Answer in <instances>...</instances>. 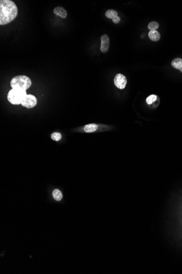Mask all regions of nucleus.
<instances>
[{
    "mask_svg": "<svg viewBox=\"0 0 182 274\" xmlns=\"http://www.w3.org/2000/svg\"><path fill=\"white\" fill-rule=\"evenodd\" d=\"M18 9L15 3L11 0L0 1V25L10 23L16 18Z\"/></svg>",
    "mask_w": 182,
    "mask_h": 274,
    "instance_id": "obj_1",
    "label": "nucleus"
},
{
    "mask_svg": "<svg viewBox=\"0 0 182 274\" xmlns=\"http://www.w3.org/2000/svg\"><path fill=\"white\" fill-rule=\"evenodd\" d=\"M26 91L24 89L12 88L8 92L7 99L13 105H19L22 104L25 97L26 96Z\"/></svg>",
    "mask_w": 182,
    "mask_h": 274,
    "instance_id": "obj_2",
    "label": "nucleus"
},
{
    "mask_svg": "<svg viewBox=\"0 0 182 274\" xmlns=\"http://www.w3.org/2000/svg\"><path fill=\"white\" fill-rule=\"evenodd\" d=\"M32 85V82L26 76H17L12 79L11 86L12 88L27 90Z\"/></svg>",
    "mask_w": 182,
    "mask_h": 274,
    "instance_id": "obj_3",
    "label": "nucleus"
},
{
    "mask_svg": "<svg viewBox=\"0 0 182 274\" xmlns=\"http://www.w3.org/2000/svg\"><path fill=\"white\" fill-rule=\"evenodd\" d=\"M37 104V100L36 97L31 94L26 95V96L25 97L24 99L22 100V106L25 107L27 108H32L35 106V105Z\"/></svg>",
    "mask_w": 182,
    "mask_h": 274,
    "instance_id": "obj_4",
    "label": "nucleus"
},
{
    "mask_svg": "<svg viewBox=\"0 0 182 274\" xmlns=\"http://www.w3.org/2000/svg\"><path fill=\"white\" fill-rule=\"evenodd\" d=\"M126 83L127 80L126 76L121 73H118L114 79V83L116 86L118 88V89H124L126 88Z\"/></svg>",
    "mask_w": 182,
    "mask_h": 274,
    "instance_id": "obj_5",
    "label": "nucleus"
},
{
    "mask_svg": "<svg viewBox=\"0 0 182 274\" xmlns=\"http://www.w3.org/2000/svg\"><path fill=\"white\" fill-rule=\"evenodd\" d=\"M110 39L107 35H102L101 37L100 51L103 53H106L109 49Z\"/></svg>",
    "mask_w": 182,
    "mask_h": 274,
    "instance_id": "obj_6",
    "label": "nucleus"
},
{
    "mask_svg": "<svg viewBox=\"0 0 182 274\" xmlns=\"http://www.w3.org/2000/svg\"><path fill=\"white\" fill-rule=\"evenodd\" d=\"M54 13L57 16L61 17L63 19L66 18L67 16V12L63 7L61 6H58L54 8Z\"/></svg>",
    "mask_w": 182,
    "mask_h": 274,
    "instance_id": "obj_7",
    "label": "nucleus"
},
{
    "mask_svg": "<svg viewBox=\"0 0 182 274\" xmlns=\"http://www.w3.org/2000/svg\"><path fill=\"white\" fill-rule=\"evenodd\" d=\"M148 36L152 41H158L160 39V34L157 30H151L148 33Z\"/></svg>",
    "mask_w": 182,
    "mask_h": 274,
    "instance_id": "obj_8",
    "label": "nucleus"
},
{
    "mask_svg": "<svg viewBox=\"0 0 182 274\" xmlns=\"http://www.w3.org/2000/svg\"><path fill=\"white\" fill-rule=\"evenodd\" d=\"M172 67L180 70L182 72V59L176 58L171 62Z\"/></svg>",
    "mask_w": 182,
    "mask_h": 274,
    "instance_id": "obj_9",
    "label": "nucleus"
},
{
    "mask_svg": "<svg viewBox=\"0 0 182 274\" xmlns=\"http://www.w3.org/2000/svg\"><path fill=\"white\" fill-rule=\"evenodd\" d=\"M98 126L95 124H89L86 125L84 128V131L86 132H93L96 131Z\"/></svg>",
    "mask_w": 182,
    "mask_h": 274,
    "instance_id": "obj_10",
    "label": "nucleus"
},
{
    "mask_svg": "<svg viewBox=\"0 0 182 274\" xmlns=\"http://www.w3.org/2000/svg\"><path fill=\"white\" fill-rule=\"evenodd\" d=\"M118 13L116 11L113 9H109L108 11L106 12L105 13V16H106L109 19H112L113 20L114 18H115L116 16H118Z\"/></svg>",
    "mask_w": 182,
    "mask_h": 274,
    "instance_id": "obj_11",
    "label": "nucleus"
},
{
    "mask_svg": "<svg viewBox=\"0 0 182 274\" xmlns=\"http://www.w3.org/2000/svg\"><path fill=\"white\" fill-rule=\"evenodd\" d=\"M52 196L55 200L57 201H60L62 199V194L61 191L59 189H55L52 192Z\"/></svg>",
    "mask_w": 182,
    "mask_h": 274,
    "instance_id": "obj_12",
    "label": "nucleus"
},
{
    "mask_svg": "<svg viewBox=\"0 0 182 274\" xmlns=\"http://www.w3.org/2000/svg\"><path fill=\"white\" fill-rule=\"evenodd\" d=\"M159 25L158 22H152L149 23V24L148 25V28L150 31L151 30H156L159 27Z\"/></svg>",
    "mask_w": 182,
    "mask_h": 274,
    "instance_id": "obj_13",
    "label": "nucleus"
},
{
    "mask_svg": "<svg viewBox=\"0 0 182 274\" xmlns=\"http://www.w3.org/2000/svg\"><path fill=\"white\" fill-rule=\"evenodd\" d=\"M157 99V96L155 95H150L149 97H147L146 99V102L148 105H151L153 102L155 101Z\"/></svg>",
    "mask_w": 182,
    "mask_h": 274,
    "instance_id": "obj_14",
    "label": "nucleus"
},
{
    "mask_svg": "<svg viewBox=\"0 0 182 274\" xmlns=\"http://www.w3.org/2000/svg\"><path fill=\"white\" fill-rule=\"evenodd\" d=\"M51 139L55 141H59L61 139L62 135L59 132H54L51 134Z\"/></svg>",
    "mask_w": 182,
    "mask_h": 274,
    "instance_id": "obj_15",
    "label": "nucleus"
},
{
    "mask_svg": "<svg viewBox=\"0 0 182 274\" xmlns=\"http://www.w3.org/2000/svg\"><path fill=\"white\" fill-rule=\"evenodd\" d=\"M120 18L118 16H116L115 18H114L113 19V21L114 23H115V24H118L119 22H120Z\"/></svg>",
    "mask_w": 182,
    "mask_h": 274,
    "instance_id": "obj_16",
    "label": "nucleus"
}]
</instances>
